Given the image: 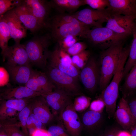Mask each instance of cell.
<instances>
[{"mask_svg": "<svg viewBox=\"0 0 136 136\" xmlns=\"http://www.w3.org/2000/svg\"><path fill=\"white\" fill-rule=\"evenodd\" d=\"M123 48L122 42L103 50L101 52L100 58V78L99 87L101 92L110 83L117 69Z\"/></svg>", "mask_w": 136, "mask_h": 136, "instance_id": "1", "label": "cell"}, {"mask_svg": "<svg viewBox=\"0 0 136 136\" xmlns=\"http://www.w3.org/2000/svg\"><path fill=\"white\" fill-rule=\"evenodd\" d=\"M51 39L49 33L36 35L23 44L30 63L41 68L47 66L51 52L48 48Z\"/></svg>", "mask_w": 136, "mask_h": 136, "instance_id": "2", "label": "cell"}, {"mask_svg": "<svg viewBox=\"0 0 136 136\" xmlns=\"http://www.w3.org/2000/svg\"><path fill=\"white\" fill-rule=\"evenodd\" d=\"M46 73L55 87L62 92L72 97L82 95L78 80L49 66Z\"/></svg>", "mask_w": 136, "mask_h": 136, "instance_id": "3", "label": "cell"}, {"mask_svg": "<svg viewBox=\"0 0 136 136\" xmlns=\"http://www.w3.org/2000/svg\"><path fill=\"white\" fill-rule=\"evenodd\" d=\"M127 37L117 34L106 26H102L90 29L84 38L93 45L104 50L123 42Z\"/></svg>", "mask_w": 136, "mask_h": 136, "instance_id": "4", "label": "cell"}, {"mask_svg": "<svg viewBox=\"0 0 136 136\" xmlns=\"http://www.w3.org/2000/svg\"><path fill=\"white\" fill-rule=\"evenodd\" d=\"M91 27L76 18L72 22L59 25L49 24L52 38L57 41L70 36H80L84 38Z\"/></svg>", "mask_w": 136, "mask_h": 136, "instance_id": "5", "label": "cell"}, {"mask_svg": "<svg viewBox=\"0 0 136 136\" xmlns=\"http://www.w3.org/2000/svg\"><path fill=\"white\" fill-rule=\"evenodd\" d=\"M100 78L99 65L95 58L90 56L80 71L79 78L86 89L93 93L99 87Z\"/></svg>", "mask_w": 136, "mask_h": 136, "instance_id": "6", "label": "cell"}, {"mask_svg": "<svg viewBox=\"0 0 136 136\" xmlns=\"http://www.w3.org/2000/svg\"><path fill=\"white\" fill-rule=\"evenodd\" d=\"M80 21L90 27H100L107 22L111 14L107 8L103 10L84 9L73 14Z\"/></svg>", "mask_w": 136, "mask_h": 136, "instance_id": "7", "label": "cell"}, {"mask_svg": "<svg viewBox=\"0 0 136 136\" xmlns=\"http://www.w3.org/2000/svg\"><path fill=\"white\" fill-rule=\"evenodd\" d=\"M136 16L111 14L106 27L115 33L128 37L132 34Z\"/></svg>", "mask_w": 136, "mask_h": 136, "instance_id": "8", "label": "cell"}, {"mask_svg": "<svg viewBox=\"0 0 136 136\" xmlns=\"http://www.w3.org/2000/svg\"><path fill=\"white\" fill-rule=\"evenodd\" d=\"M41 96L51 108L54 116H57L58 120L65 108L73 103L72 97L56 89L43 94Z\"/></svg>", "mask_w": 136, "mask_h": 136, "instance_id": "9", "label": "cell"}, {"mask_svg": "<svg viewBox=\"0 0 136 136\" xmlns=\"http://www.w3.org/2000/svg\"><path fill=\"white\" fill-rule=\"evenodd\" d=\"M59 120L61 121L70 136H81L83 126L77 112L73 109L72 104L64 110Z\"/></svg>", "mask_w": 136, "mask_h": 136, "instance_id": "10", "label": "cell"}, {"mask_svg": "<svg viewBox=\"0 0 136 136\" xmlns=\"http://www.w3.org/2000/svg\"><path fill=\"white\" fill-rule=\"evenodd\" d=\"M23 3L38 19L44 28H48L52 8L50 1L44 0H24Z\"/></svg>", "mask_w": 136, "mask_h": 136, "instance_id": "11", "label": "cell"}, {"mask_svg": "<svg viewBox=\"0 0 136 136\" xmlns=\"http://www.w3.org/2000/svg\"><path fill=\"white\" fill-rule=\"evenodd\" d=\"M25 86L34 91L43 94L52 92L55 89L46 73L32 69L29 79Z\"/></svg>", "mask_w": 136, "mask_h": 136, "instance_id": "12", "label": "cell"}, {"mask_svg": "<svg viewBox=\"0 0 136 136\" xmlns=\"http://www.w3.org/2000/svg\"><path fill=\"white\" fill-rule=\"evenodd\" d=\"M4 61L7 59L6 64L10 66H15L30 64L28 54L23 44L15 43L9 46L2 56Z\"/></svg>", "mask_w": 136, "mask_h": 136, "instance_id": "13", "label": "cell"}, {"mask_svg": "<svg viewBox=\"0 0 136 136\" xmlns=\"http://www.w3.org/2000/svg\"><path fill=\"white\" fill-rule=\"evenodd\" d=\"M27 30L34 35L44 28L38 19L23 3L13 9Z\"/></svg>", "mask_w": 136, "mask_h": 136, "instance_id": "14", "label": "cell"}, {"mask_svg": "<svg viewBox=\"0 0 136 136\" xmlns=\"http://www.w3.org/2000/svg\"><path fill=\"white\" fill-rule=\"evenodd\" d=\"M1 16L3 17L7 24L11 38L13 39L15 43H20L21 40L26 36L27 29L23 24L13 9Z\"/></svg>", "mask_w": 136, "mask_h": 136, "instance_id": "15", "label": "cell"}, {"mask_svg": "<svg viewBox=\"0 0 136 136\" xmlns=\"http://www.w3.org/2000/svg\"><path fill=\"white\" fill-rule=\"evenodd\" d=\"M31 111L45 125L51 122L54 116L41 95L33 98L31 101Z\"/></svg>", "mask_w": 136, "mask_h": 136, "instance_id": "16", "label": "cell"}, {"mask_svg": "<svg viewBox=\"0 0 136 136\" xmlns=\"http://www.w3.org/2000/svg\"><path fill=\"white\" fill-rule=\"evenodd\" d=\"M114 117L118 123L125 130H129L135 123L127 103L122 97L118 103Z\"/></svg>", "mask_w": 136, "mask_h": 136, "instance_id": "17", "label": "cell"}, {"mask_svg": "<svg viewBox=\"0 0 136 136\" xmlns=\"http://www.w3.org/2000/svg\"><path fill=\"white\" fill-rule=\"evenodd\" d=\"M107 8L111 14L136 16V1L134 0H108Z\"/></svg>", "mask_w": 136, "mask_h": 136, "instance_id": "18", "label": "cell"}, {"mask_svg": "<svg viewBox=\"0 0 136 136\" xmlns=\"http://www.w3.org/2000/svg\"><path fill=\"white\" fill-rule=\"evenodd\" d=\"M43 94L34 91L25 85L5 89L1 92L0 95L1 100H7L34 98Z\"/></svg>", "mask_w": 136, "mask_h": 136, "instance_id": "19", "label": "cell"}, {"mask_svg": "<svg viewBox=\"0 0 136 136\" xmlns=\"http://www.w3.org/2000/svg\"><path fill=\"white\" fill-rule=\"evenodd\" d=\"M6 67L13 81L15 83L25 85L28 81L32 69L30 64L15 66L6 64Z\"/></svg>", "mask_w": 136, "mask_h": 136, "instance_id": "20", "label": "cell"}, {"mask_svg": "<svg viewBox=\"0 0 136 136\" xmlns=\"http://www.w3.org/2000/svg\"><path fill=\"white\" fill-rule=\"evenodd\" d=\"M49 66L58 70L78 80L80 71L74 65L61 60L52 52L48 58Z\"/></svg>", "mask_w": 136, "mask_h": 136, "instance_id": "21", "label": "cell"}, {"mask_svg": "<svg viewBox=\"0 0 136 136\" xmlns=\"http://www.w3.org/2000/svg\"><path fill=\"white\" fill-rule=\"evenodd\" d=\"M102 119V113L89 109L83 114L81 119L83 129L89 131L97 128L100 124Z\"/></svg>", "mask_w": 136, "mask_h": 136, "instance_id": "22", "label": "cell"}, {"mask_svg": "<svg viewBox=\"0 0 136 136\" xmlns=\"http://www.w3.org/2000/svg\"><path fill=\"white\" fill-rule=\"evenodd\" d=\"M121 88L122 97L124 99L136 93V63L125 78Z\"/></svg>", "mask_w": 136, "mask_h": 136, "instance_id": "23", "label": "cell"}, {"mask_svg": "<svg viewBox=\"0 0 136 136\" xmlns=\"http://www.w3.org/2000/svg\"><path fill=\"white\" fill-rule=\"evenodd\" d=\"M50 2L52 8L61 13L66 11L72 12L84 5L83 0H53Z\"/></svg>", "mask_w": 136, "mask_h": 136, "instance_id": "24", "label": "cell"}, {"mask_svg": "<svg viewBox=\"0 0 136 136\" xmlns=\"http://www.w3.org/2000/svg\"><path fill=\"white\" fill-rule=\"evenodd\" d=\"M132 34L133 36V40L130 46L129 56L124 68L123 79L125 78L136 63V22L133 28Z\"/></svg>", "mask_w": 136, "mask_h": 136, "instance_id": "25", "label": "cell"}, {"mask_svg": "<svg viewBox=\"0 0 136 136\" xmlns=\"http://www.w3.org/2000/svg\"><path fill=\"white\" fill-rule=\"evenodd\" d=\"M11 38L7 24L3 17L0 16V47L3 56L8 49V43Z\"/></svg>", "mask_w": 136, "mask_h": 136, "instance_id": "26", "label": "cell"}, {"mask_svg": "<svg viewBox=\"0 0 136 136\" xmlns=\"http://www.w3.org/2000/svg\"><path fill=\"white\" fill-rule=\"evenodd\" d=\"M34 98H27L22 99L1 100V105L18 111H22L33 100Z\"/></svg>", "mask_w": 136, "mask_h": 136, "instance_id": "27", "label": "cell"}, {"mask_svg": "<svg viewBox=\"0 0 136 136\" xmlns=\"http://www.w3.org/2000/svg\"><path fill=\"white\" fill-rule=\"evenodd\" d=\"M91 100L90 97L84 95L77 96L72 104V107L77 112H83L89 107Z\"/></svg>", "mask_w": 136, "mask_h": 136, "instance_id": "28", "label": "cell"}, {"mask_svg": "<svg viewBox=\"0 0 136 136\" xmlns=\"http://www.w3.org/2000/svg\"><path fill=\"white\" fill-rule=\"evenodd\" d=\"M1 127L9 136H26L21 131L19 123L15 122L1 121Z\"/></svg>", "mask_w": 136, "mask_h": 136, "instance_id": "29", "label": "cell"}, {"mask_svg": "<svg viewBox=\"0 0 136 136\" xmlns=\"http://www.w3.org/2000/svg\"><path fill=\"white\" fill-rule=\"evenodd\" d=\"M32 101L19 112L18 115L22 131L26 136H29L27 125V120L31 111Z\"/></svg>", "mask_w": 136, "mask_h": 136, "instance_id": "30", "label": "cell"}, {"mask_svg": "<svg viewBox=\"0 0 136 136\" xmlns=\"http://www.w3.org/2000/svg\"><path fill=\"white\" fill-rule=\"evenodd\" d=\"M90 52L86 50L72 56L73 64L80 70H82L86 64L90 56Z\"/></svg>", "mask_w": 136, "mask_h": 136, "instance_id": "31", "label": "cell"}, {"mask_svg": "<svg viewBox=\"0 0 136 136\" xmlns=\"http://www.w3.org/2000/svg\"><path fill=\"white\" fill-rule=\"evenodd\" d=\"M19 112L14 109L6 107L1 104L0 107L1 121L15 122Z\"/></svg>", "mask_w": 136, "mask_h": 136, "instance_id": "32", "label": "cell"}, {"mask_svg": "<svg viewBox=\"0 0 136 136\" xmlns=\"http://www.w3.org/2000/svg\"><path fill=\"white\" fill-rule=\"evenodd\" d=\"M22 0H0V16L21 4Z\"/></svg>", "mask_w": 136, "mask_h": 136, "instance_id": "33", "label": "cell"}, {"mask_svg": "<svg viewBox=\"0 0 136 136\" xmlns=\"http://www.w3.org/2000/svg\"><path fill=\"white\" fill-rule=\"evenodd\" d=\"M75 18L73 14L61 13L55 15L51 19H50L49 25V24L59 25L70 22Z\"/></svg>", "mask_w": 136, "mask_h": 136, "instance_id": "34", "label": "cell"}, {"mask_svg": "<svg viewBox=\"0 0 136 136\" xmlns=\"http://www.w3.org/2000/svg\"><path fill=\"white\" fill-rule=\"evenodd\" d=\"M84 5H87L91 8L98 10H103L109 6L108 0H83Z\"/></svg>", "mask_w": 136, "mask_h": 136, "instance_id": "35", "label": "cell"}, {"mask_svg": "<svg viewBox=\"0 0 136 136\" xmlns=\"http://www.w3.org/2000/svg\"><path fill=\"white\" fill-rule=\"evenodd\" d=\"M79 40L78 36H70L57 41V44L61 48L65 50L72 46Z\"/></svg>", "mask_w": 136, "mask_h": 136, "instance_id": "36", "label": "cell"}, {"mask_svg": "<svg viewBox=\"0 0 136 136\" xmlns=\"http://www.w3.org/2000/svg\"><path fill=\"white\" fill-rule=\"evenodd\" d=\"M47 131L50 136H70L62 124L51 126Z\"/></svg>", "mask_w": 136, "mask_h": 136, "instance_id": "37", "label": "cell"}, {"mask_svg": "<svg viewBox=\"0 0 136 136\" xmlns=\"http://www.w3.org/2000/svg\"><path fill=\"white\" fill-rule=\"evenodd\" d=\"M87 46L84 43L78 42L72 46L64 50L70 56L77 55L86 50Z\"/></svg>", "mask_w": 136, "mask_h": 136, "instance_id": "38", "label": "cell"}, {"mask_svg": "<svg viewBox=\"0 0 136 136\" xmlns=\"http://www.w3.org/2000/svg\"><path fill=\"white\" fill-rule=\"evenodd\" d=\"M105 107L104 102L101 98L98 97L91 103L89 109L96 112L102 113Z\"/></svg>", "mask_w": 136, "mask_h": 136, "instance_id": "39", "label": "cell"}, {"mask_svg": "<svg viewBox=\"0 0 136 136\" xmlns=\"http://www.w3.org/2000/svg\"><path fill=\"white\" fill-rule=\"evenodd\" d=\"M35 126L38 129H45L44 125L31 111L27 122V128Z\"/></svg>", "mask_w": 136, "mask_h": 136, "instance_id": "40", "label": "cell"}, {"mask_svg": "<svg viewBox=\"0 0 136 136\" xmlns=\"http://www.w3.org/2000/svg\"><path fill=\"white\" fill-rule=\"evenodd\" d=\"M132 113L135 123H136V93L125 99Z\"/></svg>", "mask_w": 136, "mask_h": 136, "instance_id": "41", "label": "cell"}, {"mask_svg": "<svg viewBox=\"0 0 136 136\" xmlns=\"http://www.w3.org/2000/svg\"><path fill=\"white\" fill-rule=\"evenodd\" d=\"M0 86H4L8 84L9 81V74L5 68L2 67L0 68Z\"/></svg>", "mask_w": 136, "mask_h": 136, "instance_id": "42", "label": "cell"}, {"mask_svg": "<svg viewBox=\"0 0 136 136\" xmlns=\"http://www.w3.org/2000/svg\"><path fill=\"white\" fill-rule=\"evenodd\" d=\"M120 131L116 127H112L105 131L100 136H118Z\"/></svg>", "mask_w": 136, "mask_h": 136, "instance_id": "43", "label": "cell"}, {"mask_svg": "<svg viewBox=\"0 0 136 136\" xmlns=\"http://www.w3.org/2000/svg\"><path fill=\"white\" fill-rule=\"evenodd\" d=\"M32 136H50L47 130L45 129H37Z\"/></svg>", "mask_w": 136, "mask_h": 136, "instance_id": "44", "label": "cell"}, {"mask_svg": "<svg viewBox=\"0 0 136 136\" xmlns=\"http://www.w3.org/2000/svg\"><path fill=\"white\" fill-rule=\"evenodd\" d=\"M129 130L131 136H136V123H135Z\"/></svg>", "mask_w": 136, "mask_h": 136, "instance_id": "45", "label": "cell"}, {"mask_svg": "<svg viewBox=\"0 0 136 136\" xmlns=\"http://www.w3.org/2000/svg\"><path fill=\"white\" fill-rule=\"evenodd\" d=\"M118 136H131L130 133L125 131H120Z\"/></svg>", "mask_w": 136, "mask_h": 136, "instance_id": "46", "label": "cell"}, {"mask_svg": "<svg viewBox=\"0 0 136 136\" xmlns=\"http://www.w3.org/2000/svg\"><path fill=\"white\" fill-rule=\"evenodd\" d=\"M0 136H9L5 130L1 126H0Z\"/></svg>", "mask_w": 136, "mask_h": 136, "instance_id": "47", "label": "cell"}]
</instances>
